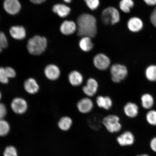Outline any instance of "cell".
<instances>
[{"instance_id":"obj_1","label":"cell","mask_w":156,"mask_h":156,"mask_svg":"<svg viewBox=\"0 0 156 156\" xmlns=\"http://www.w3.org/2000/svg\"><path fill=\"white\" fill-rule=\"evenodd\" d=\"M77 23L79 36L91 38L96 35L97 21L93 16L87 13L82 14L78 17Z\"/></svg>"},{"instance_id":"obj_2","label":"cell","mask_w":156,"mask_h":156,"mask_svg":"<svg viewBox=\"0 0 156 156\" xmlns=\"http://www.w3.org/2000/svg\"><path fill=\"white\" fill-rule=\"evenodd\" d=\"M47 45V40L45 37L36 35L28 41L27 48L30 54L39 55L45 51Z\"/></svg>"},{"instance_id":"obj_3","label":"cell","mask_w":156,"mask_h":156,"mask_svg":"<svg viewBox=\"0 0 156 156\" xmlns=\"http://www.w3.org/2000/svg\"><path fill=\"white\" fill-rule=\"evenodd\" d=\"M112 79L115 83H119L126 79L128 75L126 66L120 64H113L110 68Z\"/></svg>"},{"instance_id":"obj_4","label":"cell","mask_w":156,"mask_h":156,"mask_svg":"<svg viewBox=\"0 0 156 156\" xmlns=\"http://www.w3.org/2000/svg\"><path fill=\"white\" fill-rule=\"evenodd\" d=\"M101 19L105 24H115L120 21V13L118 9L115 8L108 7L103 10Z\"/></svg>"},{"instance_id":"obj_5","label":"cell","mask_w":156,"mask_h":156,"mask_svg":"<svg viewBox=\"0 0 156 156\" xmlns=\"http://www.w3.org/2000/svg\"><path fill=\"white\" fill-rule=\"evenodd\" d=\"M120 118L116 115H109L103 119L102 123L109 132L114 133L120 131L122 126Z\"/></svg>"},{"instance_id":"obj_6","label":"cell","mask_w":156,"mask_h":156,"mask_svg":"<svg viewBox=\"0 0 156 156\" xmlns=\"http://www.w3.org/2000/svg\"><path fill=\"white\" fill-rule=\"evenodd\" d=\"M93 64L97 69L104 71L110 67V58L105 54H99L95 56L93 59Z\"/></svg>"},{"instance_id":"obj_7","label":"cell","mask_w":156,"mask_h":156,"mask_svg":"<svg viewBox=\"0 0 156 156\" xmlns=\"http://www.w3.org/2000/svg\"><path fill=\"white\" fill-rule=\"evenodd\" d=\"M11 107L13 112L17 114H22L26 112L28 105L25 99L16 98L12 101Z\"/></svg>"},{"instance_id":"obj_8","label":"cell","mask_w":156,"mask_h":156,"mask_svg":"<svg viewBox=\"0 0 156 156\" xmlns=\"http://www.w3.org/2000/svg\"><path fill=\"white\" fill-rule=\"evenodd\" d=\"M3 7L9 14L14 15L20 11L21 5L19 0H5L3 3Z\"/></svg>"},{"instance_id":"obj_9","label":"cell","mask_w":156,"mask_h":156,"mask_svg":"<svg viewBox=\"0 0 156 156\" xmlns=\"http://www.w3.org/2000/svg\"><path fill=\"white\" fill-rule=\"evenodd\" d=\"M60 71L58 66L54 64H50L46 66L44 70L45 76L50 80H57L60 75Z\"/></svg>"},{"instance_id":"obj_10","label":"cell","mask_w":156,"mask_h":156,"mask_svg":"<svg viewBox=\"0 0 156 156\" xmlns=\"http://www.w3.org/2000/svg\"><path fill=\"white\" fill-rule=\"evenodd\" d=\"M117 141L119 145L126 146L133 145L135 141V137L131 132H125L117 138Z\"/></svg>"},{"instance_id":"obj_11","label":"cell","mask_w":156,"mask_h":156,"mask_svg":"<svg viewBox=\"0 0 156 156\" xmlns=\"http://www.w3.org/2000/svg\"><path fill=\"white\" fill-rule=\"evenodd\" d=\"M98 89V83L93 78H90L87 80L86 85L83 87L84 93L88 96L93 97L96 93Z\"/></svg>"},{"instance_id":"obj_12","label":"cell","mask_w":156,"mask_h":156,"mask_svg":"<svg viewBox=\"0 0 156 156\" xmlns=\"http://www.w3.org/2000/svg\"><path fill=\"white\" fill-rule=\"evenodd\" d=\"M24 87L26 92L30 94H34L38 92L40 87L34 78H29L25 81Z\"/></svg>"},{"instance_id":"obj_13","label":"cell","mask_w":156,"mask_h":156,"mask_svg":"<svg viewBox=\"0 0 156 156\" xmlns=\"http://www.w3.org/2000/svg\"><path fill=\"white\" fill-rule=\"evenodd\" d=\"M93 107L92 101L87 98L81 99L77 104L78 110L80 112L83 114H87L91 112Z\"/></svg>"},{"instance_id":"obj_14","label":"cell","mask_w":156,"mask_h":156,"mask_svg":"<svg viewBox=\"0 0 156 156\" xmlns=\"http://www.w3.org/2000/svg\"><path fill=\"white\" fill-rule=\"evenodd\" d=\"M124 112L126 116L129 118H136L139 114V108L135 103L129 102L124 107Z\"/></svg>"},{"instance_id":"obj_15","label":"cell","mask_w":156,"mask_h":156,"mask_svg":"<svg viewBox=\"0 0 156 156\" xmlns=\"http://www.w3.org/2000/svg\"><path fill=\"white\" fill-rule=\"evenodd\" d=\"M9 33L11 37L16 40H22L26 36V30L22 26L12 27L10 29Z\"/></svg>"},{"instance_id":"obj_16","label":"cell","mask_w":156,"mask_h":156,"mask_svg":"<svg viewBox=\"0 0 156 156\" xmlns=\"http://www.w3.org/2000/svg\"><path fill=\"white\" fill-rule=\"evenodd\" d=\"M76 28V25L73 21H65L60 26V30L62 34L64 35H70L75 32Z\"/></svg>"},{"instance_id":"obj_17","label":"cell","mask_w":156,"mask_h":156,"mask_svg":"<svg viewBox=\"0 0 156 156\" xmlns=\"http://www.w3.org/2000/svg\"><path fill=\"white\" fill-rule=\"evenodd\" d=\"M127 25L130 31L137 32L141 30L143 28V23L141 20L138 17H133L128 20Z\"/></svg>"},{"instance_id":"obj_18","label":"cell","mask_w":156,"mask_h":156,"mask_svg":"<svg viewBox=\"0 0 156 156\" xmlns=\"http://www.w3.org/2000/svg\"><path fill=\"white\" fill-rule=\"evenodd\" d=\"M68 78L70 83L73 86H79L81 84L83 81V75L76 71L71 72L68 75Z\"/></svg>"},{"instance_id":"obj_19","label":"cell","mask_w":156,"mask_h":156,"mask_svg":"<svg viewBox=\"0 0 156 156\" xmlns=\"http://www.w3.org/2000/svg\"><path fill=\"white\" fill-rule=\"evenodd\" d=\"M96 103L99 107L106 110H110L113 105L112 99L108 96H98L97 98Z\"/></svg>"},{"instance_id":"obj_20","label":"cell","mask_w":156,"mask_h":156,"mask_svg":"<svg viewBox=\"0 0 156 156\" xmlns=\"http://www.w3.org/2000/svg\"><path fill=\"white\" fill-rule=\"evenodd\" d=\"M52 11L61 17H65L69 14L71 9L69 7L63 4H58L52 8Z\"/></svg>"},{"instance_id":"obj_21","label":"cell","mask_w":156,"mask_h":156,"mask_svg":"<svg viewBox=\"0 0 156 156\" xmlns=\"http://www.w3.org/2000/svg\"><path fill=\"white\" fill-rule=\"evenodd\" d=\"M141 99L142 106L146 110H151L154 104V99L150 94H144L142 95Z\"/></svg>"},{"instance_id":"obj_22","label":"cell","mask_w":156,"mask_h":156,"mask_svg":"<svg viewBox=\"0 0 156 156\" xmlns=\"http://www.w3.org/2000/svg\"><path fill=\"white\" fill-rule=\"evenodd\" d=\"M79 45L81 49L85 52L90 51L94 46L91 38L87 37H83L80 41Z\"/></svg>"},{"instance_id":"obj_23","label":"cell","mask_w":156,"mask_h":156,"mask_svg":"<svg viewBox=\"0 0 156 156\" xmlns=\"http://www.w3.org/2000/svg\"><path fill=\"white\" fill-rule=\"evenodd\" d=\"M73 124L72 119L68 116H64L60 119L58 123V126L60 129L67 131L70 129Z\"/></svg>"},{"instance_id":"obj_24","label":"cell","mask_w":156,"mask_h":156,"mask_svg":"<svg viewBox=\"0 0 156 156\" xmlns=\"http://www.w3.org/2000/svg\"><path fill=\"white\" fill-rule=\"evenodd\" d=\"M146 79L151 82L156 81V65L148 66L145 71Z\"/></svg>"},{"instance_id":"obj_25","label":"cell","mask_w":156,"mask_h":156,"mask_svg":"<svg viewBox=\"0 0 156 156\" xmlns=\"http://www.w3.org/2000/svg\"><path fill=\"white\" fill-rule=\"evenodd\" d=\"M134 5V3L132 0H121L119 4L120 9L126 13H129Z\"/></svg>"},{"instance_id":"obj_26","label":"cell","mask_w":156,"mask_h":156,"mask_svg":"<svg viewBox=\"0 0 156 156\" xmlns=\"http://www.w3.org/2000/svg\"><path fill=\"white\" fill-rule=\"evenodd\" d=\"M148 123L152 126H156V110H150L146 115Z\"/></svg>"},{"instance_id":"obj_27","label":"cell","mask_w":156,"mask_h":156,"mask_svg":"<svg viewBox=\"0 0 156 156\" xmlns=\"http://www.w3.org/2000/svg\"><path fill=\"white\" fill-rule=\"evenodd\" d=\"M9 129L8 122L5 120H0V136L6 135L9 133Z\"/></svg>"},{"instance_id":"obj_28","label":"cell","mask_w":156,"mask_h":156,"mask_svg":"<svg viewBox=\"0 0 156 156\" xmlns=\"http://www.w3.org/2000/svg\"><path fill=\"white\" fill-rule=\"evenodd\" d=\"M88 7L92 10L97 9L99 5V0H84Z\"/></svg>"},{"instance_id":"obj_29","label":"cell","mask_w":156,"mask_h":156,"mask_svg":"<svg viewBox=\"0 0 156 156\" xmlns=\"http://www.w3.org/2000/svg\"><path fill=\"white\" fill-rule=\"evenodd\" d=\"M9 79L6 73L5 68L0 67V83L3 84L7 83H9Z\"/></svg>"},{"instance_id":"obj_30","label":"cell","mask_w":156,"mask_h":156,"mask_svg":"<svg viewBox=\"0 0 156 156\" xmlns=\"http://www.w3.org/2000/svg\"><path fill=\"white\" fill-rule=\"evenodd\" d=\"M4 156H18L16 150L12 146H9L6 148L4 153Z\"/></svg>"},{"instance_id":"obj_31","label":"cell","mask_w":156,"mask_h":156,"mask_svg":"<svg viewBox=\"0 0 156 156\" xmlns=\"http://www.w3.org/2000/svg\"><path fill=\"white\" fill-rule=\"evenodd\" d=\"M0 42L3 49L6 48L8 46V42L7 37L4 33L2 32H0Z\"/></svg>"},{"instance_id":"obj_32","label":"cell","mask_w":156,"mask_h":156,"mask_svg":"<svg viewBox=\"0 0 156 156\" xmlns=\"http://www.w3.org/2000/svg\"><path fill=\"white\" fill-rule=\"evenodd\" d=\"M5 71L9 79L13 78L16 75V72L12 68L7 67L5 68Z\"/></svg>"},{"instance_id":"obj_33","label":"cell","mask_w":156,"mask_h":156,"mask_svg":"<svg viewBox=\"0 0 156 156\" xmlns=\"http://www.w3.org/2000/svg\"><path fill=\"white\" fill-rule=\"evenodd\" d=\"M7 113V110L5 105L3 103H0V120L3 119Z\"/></svg>"},{"instance_id":"obj_34","label":"cell","mask_w":156,"mask_h":156,"mask_svg":"<svg viewBox=\"0 0 156 156\" xmlns=\"http://www.w3.org/2000/svg\"><path fill=\"white\" fill-rule=\"evenodd\" d=\"M150 146L152 151L156 153V136L152 138Z\"/></svg>"},{"instance_id":"obj_35","label":"cell","mask_w":156,"mask_h":156,"mask_svg":"<svg viewBox=\"0 0 156 156\" xmlns=\"http://www.w3.org/2000/svg\"><path fill=\"white\" fill-rule=\"evenodd\" d=\"M151 20L152 24L156 28V8L154 10L151 16Z\"/></svg>"},{"instance_id":"obj_36","label":"cell","mask_w":156,"mask_h":156,"mask_svg":"<svg viewBox=\"0 0 156 156\" xmlns=\"http://www.w3.org/2000/svg\"><path fill=\"white\" fill-rule=\"evenodd\" d=\"M144 1L148 5L153 6L156 5V0H144Z\"/></svg>"},{"instance_id":"obj_37","label":"cell","mask_w":156,"mask_h":156,"mask_svg":"<svg viewBox=\"0 0 156 156\" xmlns=\"http://www.w3.org/2000/svg\"><path fill=\"white\" fill-rule=\"evenodd\" d=\"M31 2L35 4H41L44 2L46 0H30Z\"/></svg>"},{"instance_id":"obj_38","label":"cell","mask_w":156,"mask_h":156,"mask_svg":"<svg viewBox=\"0 0 156 156\" xmlns=\"http://www.w3.org/2000/svg\"><path fill=\"white\" fill-rule=\"evenodd\" d=\"M136 156H150L149 155L147 154H142Z\"/></svg>"},{"instance_id":"obj_39","label":"cell","mask_w":156,"mask_h":156,"mask_svg":"<svg viewBox=\"0 0 156 156\" xmlns=\"http://www.w3.org/2000/svg\"><path fill=\"white\" fill-rule=\"evenodd\" d=\"M63 1L66 2V3H69L71 2L72 1V0H63Z\"/></svg>"},{"instance_id":"obj_40","label":"cell","mask_w":156,"mask_h":156,"mask_svg":"<svg viewBox=\"0 0 156 156\" xmlns=\"http://www.w3.org/2000/svg\"><path fill=\"white\" fill-rule=\"evenodd\" d=\"M2 48L1 47V42H0V52H1L2 51Z\"/></svg>"},{"instance_id":"obj_41","label":"cell","mask_w":156,"mask_h":156,"mask_svg":"<svg viewBox=\"0 0 156 156\" xmlns=\"http://www.w3.org/2000/svg\"><path fill=\"white\" fill-rule=\"evenodd\" d=\"M2 93H1V91H0V100H1V98H2Z\"/></svg>"}]
</instances>
